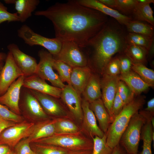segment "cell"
<instances>
[{"mask_svg":"<svg viewBox=\"0 0 154 154\" xmlns=\"http://www.w3.org/2000/svg\"><path fill=\"white\" fill-rule=\"evenodd\" d=\"M6 21L20 22V19L16 12L12 13L8 12L7 7L0 1V25Z\"/></svg>","mask_w":154,"mask_h":154,"instance_id":"obj_39","label":"cell"},{"mask_svg":"<svg viewBox=\"0 0 154 154\" xmlns=\"http://www.w3.org/2000/svg\"><path fill=\"white\" fill-rule=\"evenodd\" d=\"M7 48L25 77L35 74L38 64L34 58L23 52L15 44H9Z\"/></svg>","mask_w":154,"mask_h":154,"instance_id":"obj_10","label":"cell"},{"mask_svg":"<svg viewBox=\"0 0 154 154\" xmlns=\"http://www.w3.org/2000/svg\"><path fill=\"white\" fill-rule=\"evenodd\" d=\"M16 123L13 122L5 120L0 117V134L5 129L13 126Z\"/></svg>","mask_w":154,"mask_h":154,"instance_id":"obj_44","label":"cell"},{"mask_svg":"<svg viewBox=\"0 0 154 154\" xmlns=\"http://www.w3.org/2000/svg\"><path fill=\"white\" fill-rule=\"evenodd\" d=\"M11 151L10 147L5 144H0V154H6Z\"/></svg>","mask_w":154,"mask_h":154,"instance_id":"obj_49","label":"cell"},{"mask_svg":"<svg viewBox=\"0 0 154 154\" xmlns=\"http://www.w3.org/2000/svg\"><path fill=\"white\" fill-rule=\"evenodd\" d=\"M31 142L28 137L23 139L15 146V154H30L33 151L30 146Z\"/></svg>","mask_w":154,"mask_h":154,"instance_id":"obj_42","label":"cell"},{"mask_svg":"<svg viewBox=\"0 0 154 154\" xmlns=\"http://www.w3.org/2000/svg\"><path fill=\"white\" fill-rule=\"evenodd\" d=\"M153 116L154 115V98H153L147 102V107L144 110Z\"/></svg>","mask_w":154,"mask_h":154,"instance_id":"obj_45","label":"cell"},{"mask_svg":"<svg viewBox=\"0 0 154 154\" xmlns=\"http://www.w3.org/2000/svg\"><path fill=\"white\" fill-rule=\"evenodd\" d=\"M112 154H126L123 147L119 143L114 149Z\"/></svg>","mask_w":154,"mask_h":154,"instance_id":"obj_46","label":"cell"},{"mask_svg":"<svg viewBox=\"0 0 154 154\" xmlns=\"http://www.w3.org/2000/svg\"><path fill=\"white\" fill-rule=\"evenodd\" d=\"M39 61L35 74L40 78L49 81L55 87L63 89L66 85L61 80L58 75L53 70V56L43 49L39 51Z\"/></svg>","mask_w":154,"mask_h":154,"instance_id":"obj_8","label":"cell"},{"mask_svg":"<svg viewBox=\"0 0 154 154\" xmlns=\"http://www.w3.org/2000/svg\"><path fill=\"white\" fill-rule=\"evenodd\" d=\"M55 134H76L80 133L78 127L73 122L63 118L56 119L55 123Z\"/></svg>","mask_w":154,"mask_h":154,"instance_id":"obj_30","label":"cell"},{"mask_svg":"<svg viewBox=\"0 0 154 154\" xmlns=\"http://www.w3.org/2000/svg\"><path fill=\"white\" fill-rule=\"evenodd\" d=\"M92 73L88 66L73 68L70 77V84L78 94H82Z\"/></svg>","mask_w":154,"mask_h":154,"instance_id":"obj_20","label":"cell"},{"mask_svg":"<svg viewBox=\"0 0 154 154\" xmlns=\"http://www.w3.org/2000/svg\"><path fill=\"white\" fill-rule=\"evenodd\" d=\"M126 154H127V153H126ZM140 154V153H139H139H137V154Z\"/></svg>","mask_w":154,"mask_h":154,"instance_id":"obj_56","label":"cell"},{"mask_svg":"<svg viewBox=\"0 0 154 154\" xmlns=\"http://www.w3.org/2000/svg\"><path fill=\"white\" fill-rule=\"evenodd\" d=\"M135 19L146 22L154 26L153 11L150 4L141 5L137 3L131 14Z\"/></svg>","mask_w":154,"mask_h":154,"instance_id":"obj_28","label":"cell"},{"mask_svg":"<svg viewBox=\"0 0 154 154\" xmlns=\"http://www.w3.org/2000/svg\"><path fill=\"white\" fill-rule=\"evenodd\" d=\"M82 94L89 103L101 98V80L97 75L92 73Z\"/></svg>","mask_w":154,"mask_h":154,"instance_id":"obj_25","label":"cell"},{"mask_svg":"<svg viewBox=\"0 0 154 154\" xmlns=\"http://www.w3.org/2000/svg\"><path fill=\"white\" fill-rule=\"evenodd\" d=\"M18 36L30 46L39 45L46 49L53 57L56 56L61 48L62 41L55 37L50 38L35 32L29 26L22 25L17 30Z\"/></svg>","mask_w":154,"mask_h":154,"instance_id":"obj_6","label":"cell"},{"mask_svg":"<svg viewBox=\"0 0 154 154\" xmlns=\"http://www.w3.org/2000/svg\"><path fill=\"white\" fill-rule=\"evenodd\" d=\"M126 35L117 23L108 20L102 29L82 48L92 50V63L103 74L113 56L117 53L124 52L127 45Z\"/></svg>","mask_w":154,"mask_h":154,"instance_id":"obj_2","label":"cell"},{"mask_svg":"<svg viewBox=\"0 0 154 154\" xmlns=\"http://www.w3.org/2000/svg\"><path fill=\"white\" fill-rule=\"evenodd\" d=\"M79 4L99 11L114 19L120 24L126 26L132 18L106 6L99 0H76Z\"/></svg>","mask_w":154,"mask_h":154,"instance_id":"obj_17","label":"cell"},{"mask_svg":"<svg viewBox=\"0 0 154 154\" xmlns=\"http://www.w3.org/2000/svg\"><path fill=\"white\" fill-rule=\"evenodd\" d=\"M145 102L144 96L134 97L125 105L120 113L110 125L106 133V143L113 149L119 144L121 136L132 116L139 111Z\"/></svg>","mask_w":154,"mask_h":154,"instance_id":"obj_3","label":"cell"},{"mask_svg":"<svg viewBox=\"0 0 154 154\" xmlns=\"http://www.w3.org/2000/svg\"><path fill=\"white\" fill-rule=\"evenodd\" d=\"M124 55L119 57L120 74L126 73L130 71L133 63L131 59L124 53Z\"/></svg>","mask_w":154,"mask_h":154,"instance_id":"obj_43","label":"cell"},{"mask_svg":"<svg viewBox=\"0 0 154 154\" xmlns=\"http://www.w3.org/2000/svg\"><path fill=\"white\" fill-rule=\"evenodd\" d=\"M62 41L60 52L53 57L54 59L64 62L73 68L88 66V59L77 44L71 41Z\"/></svg>","mask_w":154,"mask_h":154,"instance_id":"obj_7","label":"cell"},{"mask_svg":"<svg viewBox=\"0 0 154 154\" xmlns=\"http://www.w3.org/2000/svg\"><path fill=\"white\" fill-rule=\"evenodd\" d=\"M23 87L58 98H60L62 90L48 84L35 74L25 77Z\"/></svg>","mask_w":154,"mask_h":154,"instance_id":"obj_16","label":"cell"},{"mask_svg":"<svg viewBox=\"0 0 154 154\" xmlns=\"http://www.w3.org/2000/svg\"><path fill=\"white\" fill-rule=\"evenodd\" d=\"M0 117L5 120L17 123L23 121L22 117L9 109L6 106L0 104Z\"/></svg>","mask_w":154,"mask_h":154,"instance_id":"obj_38","label":"cell"},{"mask_svg":"<svg viewBox=\"0 0 154 154\" xmlns=\"http://www.w3.org/2000/svg\"><path fill=\"white\" fill-rule=\"evenodd\" d=\"M138 4L141 5L150 4L154 3V0H136Z\"/></svg>","mask_w":154,"mask_h":154,"instance_id":"obj_50","label":"cell"},{"mask_svg":"<svg viewBox=\"0 0 154 154\" xmlns=\"http://www.w3.org/2000/svg\"><path fill=\"white\" fill-rule=\"evenodd\" d=\"M32 143L51 145L70 151L92 150L93 141L89 139L76 134H55L38 139Z\"/></svg>","mask_w":154,"mask_h":154,"instance_id":"obj_4","label":"cell"},{"mask_svg":"<svg viewBox=\"0 0 154 154\" xmlns=\"http://www.w3.org/2000/svg\"><path fill=\"white\" fill-rule=\"evenodd\" d=\"M20 97L22 99V106L25 112L37 118H47V114L29 89L22 87Z\"/></svg>","mask_w":154,"mask_h":154,"instance_id":"obj_18","label":"cell"},{"mask_svg":"<svg viewBox=\"0 0 154 154\" xmlns=\"http://www.w3.org/2000/svg\"><path fill=\"white\" fill-rule=\"evenodd\" d=\"M60 98L74 117L78 121H82L83 113L81 97L71 85H66L62 89Z\"/></svg>","mask_w":154,"mask_h":154,"instance_id":"obj_13","label":"cell"},{"mask_svg":"<svg viewBox=\"0 0 154 154\" xmlns=\"http://www.w3.org/2000/svg\"><path fill=\"white\" fill-rule=\"evenodd\" d=\"M131 70L136 73L150 87L154 85V71L141 63H133Z\"/></svg>","mask_w":154,"mask_h":154,"instance_id":"obj_31","label":"cell"},{"mask_svg":"<svg viewBox=\"0 0 154 154\" xmlns=\"http://www.w3.org/2000/svg\"><path fill=\"white\" fill-rule=\"evenodd\" d=\"M89 107L98 122L100 128L105 133L111 123L109 114L101 98L89 103Z\"/></svg>","mask_w":154,"mask_h":154,"instance_id":"obj_22","label":"cell"},{"mask_svg":"<svg viewBox=\"0 0 154 154\" xmlns=\"http://www.w3.org/2000/svg\"><path fill=\"white\" fill-rule=\"evenodd\" d=\"M7 54L5 53L0 52V62H3L5 60L7 56Z\"/></svg>","mask_w":154,"mask_h":154,"instance_id":"obj_52","label":"cell"},{"mask_svg":"<svg viewBox=\"0 0 154 154\" xmlns=\"http://www.w3.org/2000/svg\"><path fill=\"white\" fill-rule=\"evenodd\" d=\"M117 92L122 100L124 105L128 103L135 97V94L128 86L120 80L117 86Z\"/></svg>","mask_w":154,"mask_h":154,"instance_id":"obj_36","label":"cell"},{"mask_svg":"<svg viewBox=\"0 0 154 154\" xmlns=\"http://www.w3.org/2000/svg\"><path fill=\"white\" fill-rule=\"evenodd\" d=\"M5 60L0 74V96L6 92L16 80L23 75L16 64L9 51L7 54Z\"/></svg>","mask_w":154,"mask_h":154,"instance_id":"obj_11","label":"cell"},{"mask_svg":"<svg viewBox=\"0 0 154 154\" xmlns=\"http://www.w3.org/2000/svg\"><path fill=\"white\" fill-rule=\"evenodd\" d=\"M125 26L129 33L139 34L150 38L154 37V26L145 22L132 19Z\"/></svg>","mask_w":154,"mask_h":154,"instance_id":"obj_27","label":"cell"},{"mask_svg":"<svg viewBox=\"0 0 154 154\" xmlns=\"http://www.w3.org/2000/svg\"><path fill=\"white\" fill-rule=\"evenodd\" d=\"M25 78L23 75L19 77L10 86L6 92L0 96V104L19 115L21 114L19 106L20 92Z\"/></svg>","mask_w":154,"mask_h":154,"instance_id":"obj_12","label":"cell"},{"mask_svg":"<svg viewBox=\"0 0 154 154\" xmlns=\"http://www.w3.org/2000/svg\"><path fill=\"white\" fill-rule=\"evenodd\" d=\"M103 75V77L101 80V99L111 119L112 106L120 80L119 76H112L105 74Z\"/></svg>","mask_w":154,"mask_h":154,"instance_id":"obj_14","label":"cell"},{"mask_svg":"<svg viewBox=\"0 0 154 154\" xmlns=\"http://www.w3.org/2000/svg\"><path fill=\"white\" fill-rule=\"evenodd\" d=\"M151 119H148L143 125L141 132V139L143 141V149L140 154H152L151 144L154 142V128Z\"/></svg>","mask_w":154,"mask_h":154,"instance_id":"obj_26","label":"cell"},{"mask_svg":"<svg viewBox=\"0 0 154 154\" xmlns=\"http://www.w3.org/2000/svg\"><path fill=\"white\" fill-rule=\"evenodd\" d=\"M81 105L83 126L88 135L91 139L96 136L102 137L105 133L98 126L95 115L89 107V103L83 98Z\"/></svg>","mask_w":154,"mask_h":154,"instance_id":"obj_19","label":"cell"},{"mask_svg":"<svg viewBox=\"0 0 154 154\" xmlns=\"http://www.w3.org/2000/svg\"><path fill=\"white\" fill-rule=\"evenodd\" d=\"M126 39L127 44L135 45L144 47L148 50L154 40V37H150L139 34L129 33Z\"/></svg>","mask_w":154,"mask_h":154,"instance_id":"obj_32","label":"cell"},{"mask_svg":"<svg viewBox=\"0 0 154 154\" xmlns=\"http://www.w3.org/2000/svg\"><path fill=\"white\" fill-rule=\"evenodd\" d=\"M30 154H36L34 151H33Z\"/></svg>","mask_w":154,"mask_h":154,"instance_id":"obj_55","label":"cell"},{"mask_svg":"<svg viewBox=\"0 0 154 154\" xmlns=\"http://www.w3.org/2000/svg\"><path fill=\"white\" fill-rule=\"evenodd\" d=\"M36 154H68L69 150L54 145L34 143Z\"/></svg>","mask_w":154,"mask_h":154,"instance_id":"obj_34","label":"cell"},{"mask_svg":"<svg viewBox=\"0 0 154 154\" xmlns=\"http://www.w3.org/2000/svg\"><path fill=\"white\" fill-rule=\"evenodd\" d=\"M3 67V62H0V74L1 70Z\"/></svg>","mask_w":154,"mask_h":154,"instance_id":"obj_53","label":"cell"},{"mask_svg":"<svg viewBox=\"0 0 154 154\" xmlns=\"http://www.w3.org/2000/svg\"><path fill=\"white\" fill-rule=\"evenodd\" d=\"M35 124L23 121L5 129L0 134V144L14 147L22 139L30 135Z\"/></svg>","mask_w":154,"mask_h":154,"instance_id":"obj_9","label":"cell"},{"mask_svg":"<svg viewBox=\"0 0 154 154\" xmlns=\"http://www.w3.org/2000/svg\"><path fill=\"white\" fill-rule=\"evenodd\" d=\"M53 67L57 71L61 81L71 85L70 77L73 68L64 62L54 59Z\"/></svg>","mask_w":154,"mask_h":154,"instance_id":"obj_33","label":"cell"},{"mask_svg":"<svg viewBox=\"0 0 154 154\" xmlns=\"http://www.w3.org/2000/svg\"><path fill=\"white\" fill-rule=\"evenodd\" d=\"M124 53L131 59L133 63L144 64L147 61L148 50L143 47L127 44Z\"/></svg>","mask_w":154,"mask_h":154,"instance_id":"obj_29","label":"cell"},{"mask_svg":"<svg viewBox=\"0 0 154 154\" xmlns=\"http://www.w3.org/2000/svg\"><path fill=\"white\" fill-rule=\"evenodd\" d=\"M56 119L40 121L35 124L33 131L28 137L30 142L52 136L55 133Z\"/></svg>","mask_w":154,"mask_h":154,"instance_id":"obj_24","label":"cell"},{"mask_svg":"<svg viewBox=\"0 0 154 154\" xmlns=\"http://www.w3.org/2000/svg\"><path fill=\"white\" fill-rule=\"evenodd\" d=\"M38 101L44 112L47 114L58 117L66 116L67 111L57 98L35 90L29 89Z\"/></svg>","mask_w":154,"mask_h":154,"instance_id":"obj_15","label":"cell"},{"mask_svg":"<svg viewBox=\"0 0 154 154\" xmlns=\"http://www.w3.org/2000/svg\"><path fill=\"white\" fill-rule=\"evenodd\" d=\"M119 79L124 82L137 96L148 89L150 86L131 70L125 74H120Z\"/></svg>","mask_w":154,"mask_h":154,"instance_id":"obj_23","label":"cell"},{"mask_svg":"<svg viewBox=\"0 0 154 154\" xmlns=\"http://www.w3.org/2000/svg\"><path fill=\"white\" fill-rule=\"evenodd\" d=\"M92 150L70 151L68 154H92Z\"/></svg>","mask_w":154,"mask_h":154,"instance_id":"obj_48","label":"cell"},{"mask_svg":"<svg viewBox=\"0 0 154 154\" xmlns=\"http://www.w3.org/2000/svg\"><path fill=\"white\" fill-rule=\"evenodd\" d=\"M154 52V39L153 40L150 47L148 50V53L150 55H153Z\"/></svg>","mask_w":154,"mask_h":154,"instance_id":"obj_51","label":"cell"},{"mask_svg":"<svg viewBox=\"0 0 154 154\" xmlns=\"http://www.w3.org/2000/svg\"><path fill=\"white\" fill-rule=\"evenodd\" d=\"M103 74L112 76H119L120 74L119 57H115L111 59L106 66Z\"/></svg>","mask_w":154,"mask_h":154,"instance_id":"obj_40","label":"cell"},{"mask_svg":"<svg viewBox=\"0 0 154 154\" xmlns=\"http://www.w3.org/2000/svg\"><path fill=\"white\" fill-rule=\"evenodd\" d=\"M115 9L123 13L125 15L131 14L137 4L136 0H115Z\"/></svg>","mask_w":154,"mask_h":154,"instance_id":"obj_37","label":"cell"},{"mask_svg":"<svg viewBox=\"0 0 154 154\" xmlns=\"http://www.w3.org/2000/svg\"><path fill=\"white\" fill-rule=\"evenodd\" d=\"M146 119L139 111L134 114L122 134L119 143L128 154H136L142 127Z\"/></svg>","mask_w":154,"mask_h":154,"instance_id":"obj_5","label":"cell"},{"mask_svg":"<svg viewBox=\"0 0 154 154\" xmlns=\"http://www.w3.org/2000/svg\"><path fill=\"white\" fill-rule=\"evenodd\" d=\"M92 139L93 145L92 154H112L113 149L107 144L106 133L102 137L96 136Z\"/></svg>","mask_w":154,"mask_h":154,"instance_id":"obj_35","label":"cell"},{"mask_svg":"<svg viewBox=\"0 0 154 154\" xmlns=\"http://www.w3.org/2000/svg\"><path fill=\"white\" fill-rule=\"evenodd\" d=\"M6 154H14V153H13L12 151H10V152H9V153H8Z\"/></svg>","mask_w":154,"mask_h":154,"instance_id":"obj_54","label":"cell"},{"mask_svg":"<svg viewBox=\"0 0 154 154\" xmlns=\"http://www.w3.org/2000/svg\"><path fill=\"white\" fill-rule=\"evenodd\" d=\"M7 4H13L20 22L24 23L32 15L40 3L39 0H4Z\"/></svg>","mask_w":154,"mask_h":154,"instance_id":"obj_21","label":"cell"},{"mask_svg":"<svg viewBox=\"0 0 154 154\" xmlns=\"http://www.w3.org/2000/svg\"><path fill=\"white\" fill-rule=\"evenodd\" d=\"M35 15L45 17L53 25L55 37L62 41H71L80 47L88 42L108 21L107 15L79 4L76 0L56 3Z\"/></svg>","mask_w":154,"mask_h":154,"instance_id":"obj_1","label":"cell"},{"mask_svg":"<svg viewBox=\"0 0 154 154\" xmlns=\"http://www.w3.org/2000/svg\"><path fill=\"white\" fill-rule=\"evenodd\" d=\"M124 106V104L122 100L117 91L111 109V123L115 117L122 111Z\"/></svg>","mask_w":154,"mask_h":154,"instance_id":"obj_41","label":"cell"},{"mask_svg":"<svg viewBox=\"0 0 154 154\" xmlns=\"http://www.w3.org/2000/svg\"><path fill=\"white\" fill-rule=\"evenodd\" d=\"M99 0L102 3L108 7L112 9H115L116 6V2L115 0Z\"/></svg>","mask_w":154,"mask_h":154,"instance_id":"obj_47","label":"cell"}]
</instances>
